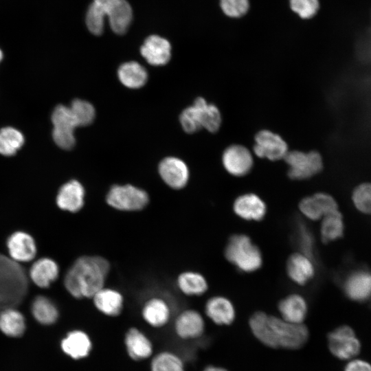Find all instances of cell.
<instances>
[{
  "label": "cell",
  "instance_id": "cell-18",
  "mask_svg": "<svg viewBox=\"0 0 371 371\" xmlns=\"http://www.w3.org/2000/svg\"><path fill=\"white\" fill-rule=\"evenodd\" d=\"M85 190L78 181L73 179L64 183L56 196V204L63 210L77 212L85 203Z\"/></svg>",
  "mask_w": 371,
  "mask_h": 371
},
{
  "label": "cell",
  "instance_id": "cell-25",
  "mask_svg": "<svg viewBox=\"0 0 371 371\" xmlns=\"http://www.w3.org/2000/svg\"><path fill=\"white\" fill-rule=\"evenodd\" d=\"M281 318L293 324H303L308 311L306 300L298 293H292L283 298L278 304Z\"/></svg>",
  "mask_w": 371,
  "mask_h": 371
},
{
  "label": "cell",
  "instance_id": "cell-30",
  "mask_svg": "<svg viewBox=\"0 0 371 371\" xmlns=\"http://www.w3.org/2000/svg\"><path fill=\"white\" fill-rule=\"evenodd\" d=\"M31 311L34 319L41 324H54L59 316L57 306L49 298L39 295L32 303Z\"/></svg>",
  "mask_w": 371,
  "mask_h": 371
},
{
  "label": "cell",
  "instance_id": "cell-21",
  "mask_svg": "<svg viewBox=\"0 0 371 371\" xmlns=\"http://www.w3.org/2000/svg\"><path fill=\"white\" fill-rule=\"evenodd\" d=\"M124 345L128 355L133 360H145L153 355V346L150 339L137 328L131 327L127 330Z\"/></svg>",
  "mask_w": 371,
  "mask_h": 371
},
{
  "label": "cell",
  "instance_id": "cell-28",
  "mask_svg": "<svg viewBox=\"0 0 371 371\" xmlns=\"http://www.w3.org/2000/svg\"><path fill=\"white\" fill-rule=\"evenodd\" d=\"M120 81L126 87L138 89L143 87L148 80L146 69L135 61L122 64L117 70Z\"/></svg>",
  "mask_w": 371,
  "mask_h": 371
},
{
  "label": "cell",
  "instance_id": "cell-4",
  "mask_svg": "<svg viewBox=\"0 0 371 371\" xmlns=\"http://www.w3.org/2000/svg\"><path fill=\"white\" fill-rule=\"evenodd\" d=\"M27 279L23 268L12 259L0 255V308L14 307L27 291Z\"/></svg>",
  "mask_w": 371,
  "mask_h": 371
},
{
  "label": "cell",
  "instance_id": "cell-12",
  "mask_svg": "<svg viewBox=\"0 0 371 371\" xmlns=\"http://www.w3.org/2000/svg\"><path fill=\"white\" fill-rule=\"evenodd\" d=\"M299 209L304 216L311 221L322 220L326 215L338 210L337 201L326 192H317L303 198Z\"/></svg>",
  "mask_w": 371,
  "mask_h": 371
},
{
  "label": "cell",
  "instance_id": "cell-19",
  "mask_svg": "<svg viewBox=\"0 0 371 371\" xmlns=\"http://www.w3.org/2000/svg\"><path fill=\"white\" fill-rule=\"evenodd\" d=\"M140 53L146 60L154 66L164 65L171 57V45L168 41L157 36H149L140 48Z\"/></svg>",
  "mask_w": 371,
  "mask_h": 371
},
{
  "label": "cell",
  "instance_id": "cell-9",
  "mask_svg": "<svg viewBox=\"0 0 371 371\" xmlns=\"http://www.w3.org/2000/svg\"><path fill=\"white\" fill-rule=\"evenodd\" d=\"M52 137L56 145L65 150L72 148L76 143L74 131L78 125L70 108L58 105L52 113Z\"/></svg>",
  "mask_w": 371,
  "mask_h": 371
},
{
  "label": "cell",
  "instance_id": "cell-26",
  "mask_svg": "<svg viewBox=\"0 0 371 371\" xmlns=\"http://www.w3.org/2000/svg\"><path fill=\"white\" fill-rule=\"evenodd\" d=\"M92 299L98 311L106 316L116 317L122 311L124 297L117 290L103 287Z\"/></svg>",
  "mask_w": 371,
  "mask_h": 371
},
{
  "label": "cell",
  "instance_id": "cell-8",
  "mask_svg": "<svg viewBox=\"0 0 371 371\" xmlns=\"http://www.w3.org/2000/svg\"><path fill=\"white\" fill-rule=\"evenodd\" d=\"M328 348L341 360H351L360 352L361 343L355 331L348 326H339L328 335Z\"/></svg>",
  "mask_w": 371,
  "mask_h": 371
},
{
  "label": "cell",
  "instance_id": "cell-32",
  "mask_svg": "<svg viewBox=\"0 0 371 371\" xmlns=\"http://www.w3.org/2000/svg\"><path fill=\"white\" fill-rule=\"evenodd\" d=\"M344 233L343 216L339 210L331 212L322 218L320 236L325 243L335 241L342 237Z\"/></svg>",
  "mask_w": 371,
  "mask_h": 371
},
{
  "label": "cell",
  "instance_id": "cell-1",
  "mask_svg": "<svg viewBox=\"0 0 371 371\" xmlns=\"http://www.w3.org/2000/svg\"><path fill=\"white\" fill-rule=\"evenodd\" d=\"M249 324L254 337L272 348L300 349L308 338V330L304 324L291 323L262 311L254 313Z\"/></svg>",
  "mask_w": 371,
  "mask_h": 371
},
{
  "label": "cell",
  "instance_id": "cell-38",
  "mask_svg": "<svg viewBox=\"0 0 371 371\" xmlns=\"http://www.w3.org/2000/svg\"><path fill=\"white\" fill-rule=\"evenodd\" d=\"M352 202L355 207L364 214H371V183L357 186L352 192Z\"/></svg>",
  "mask_w": 371,
  "mask_h": 371
},
{
  "label": "cell",
  "instance_id": "cell-44",
  "mask_svg": "<svg viewBox=\"0 0 371 371\" xmlns=\"http://www.w3.org/2000/svg\"><path fill=\"white\" fill-rule=\"evenodd\" d=\"M3 55L2 51L0 49V62L3 59Z\"/></svg>",
  "mask_w": 371,
  "mask_h": 371
},
{
  "label": "cell",
  "instance_id": "cell-37",
  "mask_svg": "<svg viewBox=\"0 0 371 371\" xmlns=\"http://www.w3.org/2000/svg\"><path fill=\"white\" fill-rule=\"evenodd\" d=\"M294 241L299 252L313 258L315 240L308 226L302 222H297L294 232Z\"/></svg>",
  "mask_w": 371,
  "mask_h": 371
},
{
  "label": "cell",
  "instance_id": "cell-27",
  "mask_svg": "<svg viewBox=\"0 0 371 371\" xmlns=\"http://www.w3.org/2000/svg\"><path fill=\"white\" fill-rule=\"evenodd\" d=\"M58 265L49 258H43L34 262L29 273L32 281L41 288L49 286L58 278Z\"/></svg>",
  "mask_w": 371,
  "mask_h": 371
},
{
  "label": "cell",
  "instance_id": "cell-10",
  "mask_svg": "<svg viewBox=\"0 0 371 371\" xmlns=\"http://www.w3.org/2000/svg\"><path fill=\"white\" fill-rule=\"evenodd\" d=\"M253 151L258 157L278 161L284 159L289 150L286 142L280 135L264 129L256 134Z\"/></svg>",
  "mask_w": 371,
  "mask_h": 371
},
{
  "label": "cell",
  "instance_id": "cell-29",
  "mask_svg": "<svg viewBox=\"0 0 371 371\" xmlns=\"http://www.w3.org/2000/svg\"><path fill=\"white\" fill-rule=\"evenodd\" d=\"M26 328L23 315L14 307L3 308L0 312V330L11 337H21Z\"/></svg>",
  "mask_w": 371,
  "mask_h": 371
},
{
  "label": "cell",
  "instance_id": "cell-23",
  "mask_svg": "<svg viewBox=\"0 0 371 371\" xmlns=\"http://www.w3.org/2000/svg\"><path fill=\"white\" fill-rule=\"evenodd\" d=\"M205 313L218 325H229L235 319L236 310L232 302L227 297L216 295L210 297L205 305Z\"/></svg>",
  "mask_w": 371,
  "mask_h": 371
},
{
  "label": "cell",
  "instance_id": "cell-43",
  "mask_svg": "<svg viewBox=\"0 0 371 371\" xmlns=\"http://www.w3.org/2000/svg\"><path fill=\"white\" fill-rule=\"evenodd\" d=\"M203 371H228L227 370L215 366H208Z\"/></svg>",
  "mask_w": 371,
  "mask_h": 371
},
{
  "label": "cell",
  "instance_id": "cell-15",
  "mask_svg": "<svg viewBox=\"0 0 371 371\" xmlns=\"http://www.w3.org/2000/svg\"><path fill=\"white\" fill-rule=\"evenodd\" d=\"M233 210L236 215L242 219L260 221L265 216L267 205L258 195L245 193L234 200Z\"/></svg>",
  "mask_w": 371,
  "mask_h": 371
},
{
  "label": "cell",
  "instance_id": "cell-40",
  "mask_svg": "<svg viewBox=\"0 0 371 371\" xmlns=\"http://www.w3.org/2000/svg\"><path fill=\"white\" fill-rule=\"evenodd\" d=\"M291 10L302 19H311L318 11L319 0H290Z\"/></svg>",
  "mask_w": 371,
  "mask_h": 371
},
{
  "label": "cell",
  "instance_id": "cell-3",
  "mask_svg": "<svg viewBox=\"0 0 371 371\" xmlns=\"http://www.w3.org/2000/svg\"><path fill=\"white\" fill-rule=\"evenodd\" d=\"M105 16L109 18L112 30L123 34L131 22L132 8L126 0H93L86 14V25L93 34L102 33Z\"/></svg>",
  "mask_w": 371,
  "mask_h": 371
},
{
  "label": "cell",
  "instance_id": "cell-39",
  "mask_svg": "<svg viewBox=\"0 0 371 371\" xmlns=\"http://www.w3.org/2000/svg\"><path fill=\"white\" fill-rule=\"evenodd\" d=\"M183 129L188 133H195L202 128L201 109L197 103L185 109L179 117Z\"/></svg>",
  "mask_w": 371,
  "mask_h": 371
},
{
  "label": "cell",
  "instance_id": "cell-34",
  "mask_svg": "<svg viewBox=\"0 0 371 371\" xmlns=\"http://www.w3.org/2000/svg\"><path fill=\"white\" fill-rule=\"evenodd\" d=\"M195 101L201 109V125L210 133H216L222 123L221 113L218 108L214 104H209L202 97H198Z\"/></svg>",
  "mask_w": 371,
  "mask_h": 371
},
{
  "label": "cell",
  "instance_id": "cell-13",
  "mask_svg": "<svg viewBox=\"0 0 371 371\" xmlns=\"http://www.w3.org/2000/svg\"><path fill=\"white\" fill-rule=\"evenodd\" d=\"M159 174L169 187L175 190L184 188L189 180L190 172L186 164L175 157L164 158L159 164Z\"/></svg>",
  "mask_w": 371,
  "mask_h": 371
},
{
  "label": "cell",
  "instance_id": "cell-14",
  "mask_svg": "<svg viewBox=\"0 0 371 371\" xmlns=\"http://www.w3.org/2000/svg\"><path fill=\"white\" fill-rule=\"evenodd\" d=\"M174 330L181 339L188 340L200 337L205 330V322L200 313L187 309L180 313L174 322Z\"/></svg>",
  "mask_w": 371,
  "mask_h": 371
},
{
  "label": "cell",
  "instance_id": "cell-7",
  "mask_svg": "<svg viewBox=\"0 0 371 371\" xmlns=\"http://www.w3.org/2000/svg\"><path fill=\"white\" fill-rule=\"evenodd\" d=\"M284 159L289 167L288 176L295 180L309 179L320 172L324 166L322 155L316 150L289 151Z\"/></svg>",
  "mask_w": 371,
  "mask_h": 371
},
{
  "label": "cell",
  "instance_id": "cell-16",
  "mask_svg": "<svg viewBox=\"0 0 371 371\" xmlns=\"http://www.w3.org/2000/svg\"><path fill=\"white\" fill-rule=\"evenodd\" d=\"M286 269L291 280L301 286L312 280L315 273L313 258L299 251L289 256Z\"/></svg>",
  "mask_w": 371,
  "mask_h": 371
},
{
  "label": "cell",
  "instance_id": "cell-11",
  "mask_svg": "<svg viewBox=\"0 0 371 371\" xmlns=\"http://www.w3.org/2000/svg\"><path fill=\"white\" fill-rule=\"evenodd\" d=\"M221 161L225 170L234 177L247 175L254 165L251 152L240 144H232L227 147L222 154Z\"/></svg>",
  "mask_w": 371,
  "mask_h": 371
},
{
  "label": "cell",
  "instance_id": "cell-42",
  "mask_svg": "<svg viewBox=\"0 0 371 371\" xmlns=\"http://www.w3.org/2000/svg\"><path fill=\"white\" fill-rule=\"evenodd\" d=\"M344 371H371V364L366 361L355 358L349 360Z\"/></svg>",
  "mask_w": 371,
  "mask_h": 371
},
{
  "label": "cell",
  "instance_id": "cell-31",
  "mask_svg": "<svg viewBox=\"0 0 371 371\" xmlns=\"http://www.w3.org/2000/svg\"><path fill=\"white\" fill-rule=\"evenodd\" d=\"M177 286L186 295L199 296L205 293L208 284L205 278L195 271H185L177 278Z\"/></svg>",
  "mask_w": 371,
  "mask_h": 371
},
{
  "label": "cell",
  "instance_id": "cell-41",
  "mask_svg": "<svg viewBox=\"0 0 371 371\" xmlns=\"http://www.w3.org/2000/svg\"><path fill=\"white\" fill-rule=\"evenodd\" d=\"M220 5L225 15L238 18L247 13L249 3L248 0H220Z\"/></svg>",
  "mask_w": 371,
  "mask_h": 371
},
{
  "label": "cell",
  "instance_id": "cell-35",
  "mask_svg": "<svg viewBox=\"0 0 371 371\" xmlns=\"http://www.w3.org/2000/svg\"><path fill=\"white\" fill-rule=\"evenodd\" d=\"M23 135L12 127L0 129V154L12 156L19 150L24 143Z\"/></svg>",
  "mask_w": 371,
  "mask_h": 371
},
{
  "label": "cell",
  "instance_id": "cell-33",
  "mask_svg": "<svg viewBox=\"0 0 371 371\" xmlns=\"http://www.w3.org/2000/svg\"><path fill=\"white\" fill-rule=\"evenodd\" d=\"M150 371H185L182 359L176 353L164 350L154 355L150 361Z\"/></svg>",
  "mask_w": 371,
  "mask_h": 371
},
{
  "label": "cell",
  "instance_id": "cell-6",
  "mask_svg": "<svg viewBox=\"0 0 371 371\" xmlns=\"http://www.w3.org/2000/svg\"><path fill=\"white\" fill-rule=\"evenodd\" d=\"M106 201L111 207L121 211H138L149 202L148 193L131 184L113 185L106 195Z\"/></svg>",
  "mask_w": 371,
  "mask_h": 371
},
{
  "label": "cell",
  "instance_id": "cell-36",
  "mask_svg": "<svg viewBox=\"0 0 371 371\" xmlns=\"http://www.w3.org/2000/svg\"><path fill=\"white\" fill-rule=\"evenodd\" d=\"M69 108L78 126H87L93 122L95 111L90 102L80 99H75L72 101Z\"/></svg>",
  "mask_w": 371,
  "mask_h": 371
},
{
  "label": "cell",
  "instance_id": "cell-17",
  "mask_svg": "<svg viewBox=\"0 0 371 371\" xmlns=\"http://www.w3.org/2000/svg\"><path fill=\"white\" fill-rule=\"evenodd\" d=\"M343 289L351 300L365 302L371 298V271L358 270L351 273L344 280Z\"/></svg>",
  "mask_w": 371,
  "mask_h": 371
},
{
  "label": "cell",
  "instance_id": "cell-20",
  "mask_svg": "<svg viewBox=\"0 0 371 371\" xmlns=\"http://www.w3.org/2000/svg\"><path fill=\"white\" fill-rule=\"evenodd\" d=\"M7 247L11 259L15 262H29L36 254L34 238L24 232H16L7 240Z\"/></svg>",
  "mask_w": 371,
  "mask_h": 371
},
{
  "label": "cell",
  "instance_id": "cell-24",
  "mask_svg": "<svg viewBox=\"0 0 371 371\" xmlns=\"http://www.w3.org/2000/svg\"><path fill=\"white\" fill-rule=\"evenodd\" d=\"M144 322L152 328H160L170 321L171 309L167 302L158 297L148 300L142 309Z\"/></svg>",
  "mask_w": 371,
  "mask_h": 371
},
{
  "label": "cell",
  "instance_id": "cell-2",
  "mask_svg": "<svg viewBox=\"0 0 371 371\" xmlns=\"http://www.w3.org/2000/svg\"><path fill=\"white\" fill-rule=\"evenodd\" d=\"M109 271V262L104 258L83 256L68 269L64 278V285L75 298H92L104 287Z\"/></svg>",
  "mask_w": 371,
  "mask_h": 371
},
{
  "label": "cell",
  "instance_id": "cell-22",
  "mask_svg": "<svg viewBox=\"0 0 371 371\" xmlns=\"http://www.w3.org/2000/svg\"><path fill=\"white\" fill-rule=\"evenodd\" d=\"M63 352L75 360L86 358L92 350V341L87 333L81 330L69 332L61 340Z\"/></svg>",
  "mask_w": 371,
  "mask_h": 371
},
{
  "label": "cell",
  "instance_id": "cell-5",
  "mask_svg": "<svg viewBox=\"0 0 371 371\" xmlns=\"http://www.w3.org/2000/svg\"><path fill=\"white\" fill-rule=\"evenodd\" d=\"M226 259L239 271L251 273L259 269L262 265V255L251 239L245 234L232 236L225 249Z\"/></svg>",
  "mask_w": 371,
  "mask_h": 371
}]
</instances>
